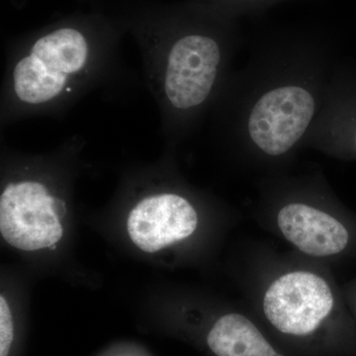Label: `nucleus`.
Wrapping results in <instances>:
<instances>
[{
  "label": "nucleus",
  "instance_id": "f257e3e1",
  "mask_svg": "<svg viewBox=\"0 0 356 356\" xmlns=\"http://www.w3.org/2000/svg\"><path fill=\"white\" fill-rule=\"evenodd\" d=\"M104 53L76 28H58L13 53L4 83L6 118L67 107L108 70Z\"/></svg>",
  "mask_w": 356,
  "mask_h": 356
},
{
  "label": "nucleus",
  "instance_id": "f03ea898",
  "mask_svg": "<svg viewBox=\"0 0 356 356\" xmlns=\"http://www.w3.org/2000/svg\"><path fill=\"white\" fill-rule=\"evenodd\" d=\"M146 60L154 96L175 110H191L206 102L216 81L221 51L215 40L201 35L178 39L161 58Z\"/></svg>",
  "mask_w": 356,
  "mask_h": 356
},
{
  "label": "nucleus",
  "instance_id": "7ed1b4c3",
  "mask_svg": "<svg viewBox=\"0 0 356 356\" xmlns=\"http://www.w3.org/2000/svg\"><path fill=\"white\" fill-rule=\"evenodd\" d=\"M65 201L51 195L43 182H11L0 196V232L9 245L33 252L51 248L63 236Z\"/></svg>",
  "mask_w": 356,
  "mask_h": 356
},
{
  "label": "nucleus",
  "instance_id": "20e7f679",
  "mask_svg": "<svg viewBox=\"0 0 356 356\" xmlns=\"http://www.w3.org/2000/svg\"><path fill=\"white\" fill-rule=\"evenodd\" d=\"M337 297L325 278L311 271H291L267 288L264 311L283 334L303 337L315 332L334 311Z\"/></svg>",
  "mask_w": 356,
  "mask_h": 356
},
{
  "label": "nucleus",
  "instance_id": "39448f33",
  "mask_svg": "<svg viewBox=\"0 0 356 356\" xmlns=\"http://www.w3.org/2000/svg\"><path fill=\"white\" fill-rule=\"evenodd\" d=\"M315 112L308 91L285 86L269 91L257 102L250 114V137L264 153H286L305 133Z\"/></svg>",
  "mask_w": 356,
  "mask_h": 356
},
{
  "label": "nucleus",
  "instance_id": "423d86ee",
  "mask_svg": "<svg viewBox=\"0 0 356 356\" xmlns=\"http://www.w3.org/2000/svg\"><path fill=\"white\" fill-rule=\"evenodd\" d=\"M197 213L186 199L159 193L142 199L131 211L128 232L146 252H156L188 238L197 228Z\"/></svg>",
  "mask_w": 356,
  "mask_h": 356
},
{
  "label": "nucleus",
  "instance_id": "0eeeda50",
  "mask_svg": "<svg viewBox=\"0 0 356 356\" xmlns=\"http://www.w3.org/2000/svg\"><path fill=\"white\" fill-rule=\"evenodd\" d=\"M277 225L288 242L303 254L334 257L356 243V231L329 213L306 204L292 203L277 215Z\"/></svg>",
  "mask_w": 356,
  "mask_h": 356
},
{
  "label": "nucleus",
  "instance_id": "6e6552de",
  "mask_svg": "<svg viewBox=\"0 0 356 356\" xmlns=\"http://www.w3.org/2000/svg\"><path fill=\"white\" fill-rule=\"evenodd\" d=\"M210 350L217 356H283L245 316L228 314L217 321L207 337Z\"/></svg>",
  "mask_w": 356,
  "mask_h": 356
},
{
  "label": "nucleus",
  "instance_id": "1a4fd4ad",
  "mask_svg": "<svg viewBox=\"0 0 356 356\" xmlns=\"http://www.w3.org/2000/svg\"><path fill=\"white\" fill-rule=\"evenodd\" d=\"M13 341V315L6 298L1 296L0 297V356H8Z\"/></svg>",
  "mask_w": 356,
  "mask_h": 356
},
{
  "label": "nucleus",
  "instance_id": "9d476101",
  "mask_svg": "<svg viewBox=\"0 0 356 356\" xmlns=\"http://www.w3.org/2000/svg\"><path fill=\"white\" fill-rule=\"evenodd\" d=\"M350 301L351 303H353V309H355L356 313V286L351 290Z\"/></svg>",
  "mask_w": 356,
  "mask_h": 356
}]
</instances>
